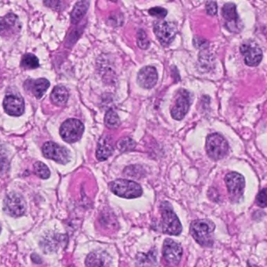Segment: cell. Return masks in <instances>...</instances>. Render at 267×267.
<instances>
[{"label": "cell", "instance_id": "obj_1", "mask_svg": "<svg viewBox=\"0 0 267 267\" xmlns=\"http://www.w3.org/2000/svg\"><path fill=\"white\" fill-rule=\"evenodd\" d=\"M215 226L209 219H197L191 224L190 233L196 242L204 247H211L213 244Z\"/></svg>", "mask_w": 267, "mask_h": 267}, {"label": "cell", "instance_id": "obj_2", "mask_svg": "<svg viewBox=\"0 0 267 267\" xmlns=\"http://www.w3.org/2000/svg\"><path fill=\"white\" fill-rule=\"evenodd\" d=\"M160 210L162 231L170 235H179L182 231V226L170 203L163 201L160 206Z\"/></svg>", "mask_w": 267, "mask_h": 267}, {"label": "cell", "instance_id": "obj_3", "mask_svg": "<svg viewBox=\"0 0 267 267\" xmlns=\"http://www.w3.org/2000/svg\"><path fill=\"white\" fill-rule=\"evenodd\" d=\"M109 187L114 194L124 198H137L142 194L141 186L137 182L128 179H116L110 182Z\"/></svg>", "mask_w": 267, "mask_h": 267}, {"label": "cell", "instance_id": "obj_4", "mask_svg": "<svg viewBox=\"0 0 267 267\" xmlns=\"http://www.w3.org/2000/svg\"><path fill=\"white\" fill-rule=\"evenodd\" d=\"M205 150L212 160H220L228 153V143L219 133H212L207 137Z\"/></svg>", "mask_w": 267, "mask_h": 267}, {"label": "cell", "instance_id": "obj_5", "mask_svg": "<svg viewBox=\"0 0 267 267\" xmlns=\"http://www.w3.org/2000/svg\"><path fill=\"white\" fill-rule=\"evenodd\" d=\"M84 129V125L81 121L71 118L67 120L62 124L60 133L64 141L75 143L82 137Z\"/></svg>", "mask_w": 267, "mask_h": 267}, {"label": "cell", "instance_id": "obj_6", "mask_svg": "<svg viewBox=\"0 0 267 267\" xmlns=\"http://www.w3.org/2000/svg\"><path fill=\"white\" fill-rule=\"evenodd\" d=\"M154 32L160 44L167 46L174 40L176 34L178 32V28L174 23L160 20L155 24Z\"/></svg>", "mask_w": 267, "mask_h": 267}, {"label": "cell", "instance_id": "obj_7", "mask_svg": "<svg viewBox=\"0 0 267 267\" xmlns=\"http://www.w3.org/2000/svg\"><path fill=\"white\" fill-rule=\"evenodd\" d=\"M225 182L230 198L231 201L236 202L243 195L245 186V178L238 173L232 172L226 176Z\"/></svg>", "mask_w": 267, "mask_h": 267}, {"label": "cell", "instance_id": "obj_8", "mask_svg": "<svg viewBox=\"0 0 267 267\" xmlns=\"http://www.w3.org/2000/svg\"><path fill=\"white\" fill-rule=\"evenodd\" d=\"M42 153L46 159H52L60 164H67L70 160V153L67 149L51 141L45 143Z\"/></svg>", "mask_w": 267, "mask_h": 267}, {"label": "cell", "instance_id": "obj_9", "mask_svg": "<svg viewBox=\"0 0 267 267\" xmlns=\"http://www.w3.org/2000/svg\"><path fill=\"white\" fill-rule=\"evenodd\" d=\"M240 51L243 55L245 63L248 66L256 67L261 62L263 52L260 46L254 42L248 41L242 43L240 47Z\"/></svg>", "mask_w": 267, "mask_h": 267}, {"label": "cell", "instance_id": "obj_10", "mask_svg": "<svg viewBox=\"0 0 267 267\" xmlns=\"http://www.w3.org/2000/svg\"><path fill=\"white\" fill-rule=\"evenodd\" d=\"M26 205L22 196L17 193L8 194L4 201V211L13 217H18L24 215Z\"/></svg>", "mask_w": 267, "mask_h": 267}, {"label": "cell", "instance_id": "obj_11", "mask_svg": "<svg viewBox=\"0 0 267 267\" xmlns=\"http://www.w3.org/2000/svg\"><path fill=\"white\" fill-rule=\"evenodd\" d=\"M182 254L183 249L179 244L170 238L165 240L163 248V257L170 266H178L182 258Z\"/></svg>", "mask_w": 267, "mask_h": 267}, {"label": "cell", "instance_id": "obj_12", "mask_svg": "<svg viewBox=\"0 0 267 267\" xmlns=\"http://www.w3.org/2000/svg\"><path fill=\"white\" fill-rule=\"evenodd\" d=\"M191 105L190 93L187 90H181L176 99L175 104L171 110V115L175 120L185 118Z\"/></svg>", "mask_w": 267, "mask_h": 267}, {"label": "cell", "instance_id": "obj_13", "mask_svg": "<svg viewBox=\"0 0 267 267\" xmlns=\"http://www.w3.org/2000/svg\"><path fill=\"white\" fill-rule=\"evenodd\" d=\"M222 14L227 20L226 28L229 31L238 32L241 28V26L239 24V17L237 13L236 6L231 2L225 4L222 9Z\"/></svg>", "mask_w": 267, "mask_h": 267}, {"label": "cell", "instance_id": "obj_14", "mask_svg": "<svg viewBox=\"0 0 267 267\" xmlns=\"http://www.w3.org/2000/svg\"><path fill=\"white\" fill-rule=\"evenodd\" d=\"M137 81L138 85L142 88H152L157 83V71L154 67L152 66L143 68L137 74Z\"/></svg>", "mask_w": 267, "mask_h": 267}, {"label": "cell", "instance_id": "obj_15", "mask_svg": "<svg viewBox=\"0 0 267 267\" xmlns=\"http://www.w3.org/2000/svg\"><path fill=\"white\" fill-rule=\"evenodd\" d=\"M3 107L9 115L20 116L24 111V99L17 95H8L4 99Z\"/></svg>", "mask_w": 267, "mask_h": 267}, {"label": "cell", "instance_id": "obj_16", "mask_svg": "<svg viewBox=\"0 0 267 267\" xmlns=\"http://www.w3.org/2000/svg\"><path fill=\"white\" fill-rule=\"evenodd\" d=\"M110 259L109 254L103 251H95L87 256L86 267H110Z\"/></svg>", "mask_w": 267, "mask_h": 267}, {"label": "cell", "instance_id": "obj_17", "mask_svg": "<svg viewBox=\"0 0 267 267\" xmlns=\"http://www.w3.org/2000/svg\"><path fill=\"white\" fill-rule=\"evenodd\" d=\"M20 28L18 17L13 13H8L4 17H0V34L9 35L13 31H18Z\"/></svg>", "mask_w": 267, "mask_h": 267}, {"label": "cell", "instance_id": "obj_18", "mask_svg": "<svg viewBox=\"0 0 267 267\" xmlns=\"http://www.w3.org/2000/svg\"><path fill=\"white\" fill-rule=\"evenodd\" d=\"M50 86V82L46 79H39L35 81L28 80L25 83L26 89H30L37 99H40L43 96Z\"/></svg>", "mask_w": 267, "mask_h": 267}, {"label": "cell", "instance_id": "obj_19", "mask_svg": "<svg viewBox=\"0 0 267 267\" xmlns=\"http://www.w3.org/2000/svg\"><path fill=\"white\" fill-rule=\"evenodd\" d=\"M68 98H69V92L65 87L58 86L53 89L51 93V99L56 105H64L67 102Z\"/></svg>", "mask_w": 267, "mask_h": 267}, {"label": "cell", "instance_id": "obj_20", "mask_svg": "<svg viewBox=\"0 0 267 267\" xmlns=\"http://www.w3.org/2000/svg\"><path fill=\"white\" fill-rule=\"evenodd\" d=\"M156 264V253L151 250L147 254L139 253L136 259V265L137 267H152Z\"/></svg>", "mask_w": 267, "mask_h": 267}, {"label": "cell", "instance_id": "obj_21", "mask_svg": "<svg viewBox=\"0 0 267 267\" xmlns=\"http://www.w3.org/2000/svg\"><path fill=\"white\" fill-rule=\"evenodd\" d=\"M114 152L113 146L105 139H101L96 150V158L98 160L105 161L108 159L109 157Z\"/></svg>", "mask_w": 267, "mask_h": 267}, {"label": "cell", "instance_id": "obj_22", "mask_svg": "<svg viewBox=\"0 0 267 267\" xmlns=\"http://www.w3.org/2000/svg\"><path fill=\"white\" fill-rule=\"evenodd\" d=\"M89 6L88 1H80L75 4L71 13V21L73 24H76L84 17Z\"/></svg>", "mask_w": 267, "mask_h": 267}, {"label": "cell", "instance_id": "obj_23", "mask_svg": "<svg viewBox=\"0 0 267 267\" xmlns=\"http://www.w3.org/2000/svg\"><path fill=\"white\" fill-rule=\"evenodd\" d=\"M67 242V238L65 235L56 234L53 236L49 237L47 240H46V247L48 249H50V251H54L62 246L63 244H65Z\"/></svg>", "mask_w": 267, "mask_h": 267}, {"label": "cell", "instance_id": "obj_24", "mask_svg": "<svg viewBox=\"0 0 267 267\" xmlns=\"http://www.w3.org/2000/svg\"><path fill=\"white\" fill-rule=\"evenodd\" d=\"M104 122L107 127L113 129H117L121 125V120H120L118 114L112 109L106 112V115H105Z\"/></svg>", "mask_w": 267, "mask_h": 267}, {"label": "cell", "instance_id": "obj_25", "mask_svg": "<svg viewBox=\"0 0 267 267\" xmlns=\"http://www.w3.org/2000/svg\"><path fill=\"white\" fill-rule=\"evenodd\" d=\"M20 65L24 69H35L39 66V59L32 54H26L23 56Z\"/></svg>", "mask_w": 267, "mask_h": 267}, {"label": "cell", "instance_id": "obj_26", "mask_svg": "<svg viewBox=\"0 0 267 267\" xmlns=\"http://www.w3.org/2000/svg\"><path fill=\"white\" fill-rule=\"evenodd\" d=\"M117 148L121 151V152H127V151H133L136 148L135 141H134L132 139L129 137H125L117 143Z\"/></svg>", "mask_w": 267, "mask_h": 267}, {"label": "cell", "instance_id": "obj_27", "mask_svg": "<svg viewBox=\"0 0 267 267\" xmlns=\"http://www.w3.org/2000/svg\"><path fill=\"white\" fill-rule=\"evenodd\" d=\"M34 171L38 177L42 179H48L50 177V171L46 165L41 162H35L34 165Z\"/></svg>", "mask_w": 267, "mask_h": 267}, {"label": "cell", "instance_id": "obj_28", "mask_svg": "<svg viewBox=\"0 0 267 267\" xmlns=\"http://www.w3.org/2000/svg\"><path fill=\"white\" fill-rule=\"evenodd\" d=\"M137 46L142 50H146L149 46V40L147 37L146 33L144 30L141 29L137 31Z\"/></svg>", "mask_w": 267, "mask_h": 267}, {"label": "cell", "instance_id": "obj_29", "mask_svg": "<svg viewBox=\"0 0 267 267\" xmlns=\"http://www.w3.org/2000/svg\"><path fill=\"white\" fill-rule=\"evenodd\" d=\"M256 203L259 206L262 208H267V188H264L260 190L256 197Z\"/></svg>", "mask_w": 267, "mask_h": 267}, {"label": "cell", "instance_id": "obj_30", "mask_svg": "<svg viewBox=\"0 0 267 267\" xmlns=\"http://www.w3.org/2000/svg\"><path fill=\"white\" fill-rule=\"evenodd\" d=\"M148 13H149L151 16L158 17V18L163 19L167 16V10L164 9V8L157 6V7L151 8L148 10Z\"/></svg>", "mask_w": 267, "mask_h": 267}, {"label": "cell", "instance_id": "obj_31", "mask_svg": "<svg viewBox=\"0 0 267 267\" xmlns=\"http://www.w3.org/2000/svg\"><path fill=\"white\" fill-rule=\"evenodd\" d=\"M205 9H206V12L208 14L212 15V16H213V15H216V13H217V5H216V2H206Z\"/></svg>", "mask_w": 267, "mask_h": 267}, {"label": "cell", "instance_id": "obj_32", "mask_svg": "<svg viewBox=\"0 0 267 267\" xmlns=\"http://www.w3.org/2000/svg\"><path fill=\"white\" fill-rule=\"evenodd\" d=\"M194 44L196 47H199V48H203V47L208 46L206 41L204 40V39H199V38H195Z\"/></svg>", "mask_w": 267, "mask_h": 267}, {"label": "cell", "instance_id": "obj_33", "mask_svg": "<svg viewBox=\"0 0 267 267\" xmlns=\"http://www.w3.org/2000/svg\"><path fill=\"white\" fill-rule=\"evenodd\" d=\"M31 257H33V258H32V260H33L35 263H37V264H40L41 259L39 258V256H36V258L35 259V255H32V256H31Z\"/></svg>", "mask_w": 267, "mask_h": 267}, {"label": "cell", "instance_id": "obj_34", "mask_svg": "<svg viewBox=\"0 0 267 267\" xmlns=\"http://www.w3.org/2000/svg\"><path fill=\"white\" fill-rule=\"evenodd\" d=\"M247 267H257V266H255V265H252V264H249Z\"/></svg>", "mask_w": 267, "mask_h": 267}, {"label": "cell", "instance_id": "obj_35", "mask_svg": "<svg viewBox=\"0 0 267 267\" xmlns=\"http://www.w3.org/2000/svg\"></svg>", "mask_w": 267, "mask_h": 267}]
</instances>
